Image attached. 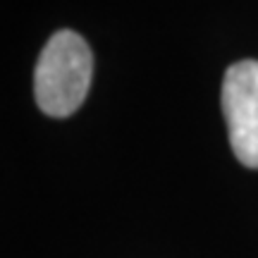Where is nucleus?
<instances>
[{
    "instance_id": "1",
    "label": "nucleus",
    "mask_w": 258,
    "mask_h": 258,
    "mask_svg": "<svg viewBox=\"0 0 258 258\" xmlns=\"http://www.w3.org/2000/svg\"><path fill=\"white\" fill-rule=\"evenodd\" d=\"M93 77V53L77 31L48 38L34 70V98L48 117H70L82 108Z\"/></svg>"
},
{
    "instance_id": "2",
    "label": "nucleus",
    "mask_w": 258,
    "mask_h": 258,
    "mask_svg": "<svg viewBox=\"0 0 258 258\" xmlns=\"http://www.w3.org/2000/svg\"><path fill=\"white\" fill-rule=\"evenodd\" d=\"M222 112L237 160L258 170V60H239L225 72Z\"/></svg>"
}]
</instances>
